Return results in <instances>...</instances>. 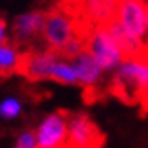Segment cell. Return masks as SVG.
Masks as SVG:
<instances>
[{
	"label": "cell",
	"instance_id": "cell-16",
	"mask_svg": "<svg viewBox=\"0 0 148 148\" xmlns=\"http://www.w3.org/2000/svg\"><path fill=\"white\" fill-rule=\"evenodd\" d=\"M146 47H148V4H146Z\"/></svg>",
	"mask_w": 148,
	"mask_h": 148
},
{
	"label": "cell",
	"instance_id": "cell-8",
	"mask_svg": "<svg viewBox=\"0 0 148 148\" xmlns=\"http://www.w3.org/2000/svg\"><path fill=\"white\" fill-rule=\"evenodd\" d=\"M47 13L43 11H27L18 14L13 22V36L18 43L31 45L33 42L40 40L43 36V27H45Z\"/></svg>",
	"mask_w": 148,
	"mask_h": 148
},
{
	"label": "cell",
	"instance_id": "cell-6",
	"mask_svg": "<svg viewBox=\"0 0 148 148\" xmlns=\"http://www.w3.org/2000/svg\"><path fill=\"white\" fill-rule=\"evenodd\" d=\"M99 143L101 134L87 114L78 112L69 116L67 148H98Z\"/></svg>",
	"mask_w": 148,
	"mask_h": 148
},
{
	"label": "cell",
	"instance_id": "cell-14",
	"mask_svg": "<svg viewBox=\"0 0 148 148\" xmlns=\"http://www.w3.org/2000/svg\"><path fill=\"white\" fill-rule=\"evenodd\" d=\"M13 148H36V139H34V130H24L16 137V143Z\"/></svg>",
	"mask_w": 148,
	"mask_h": 148
},
{
	"label": "cell",
	"instance_id": "cell-7",
	"mask_svg": "<svg viewBox=\"0 0 148 148\" xmlns=\"http://www.w3.org/2000/svg\"><path fill=\"white\" fill-rule=\"evenodd\" d=\"M116 20L128 34H132L136 40L143 42L146 45V4L134 2V0H123L119 9H117Z\"/></svg>",
	"mask_w": 148,
	"mask_h": 148
},
{
	"label": "cell",
	"instance_id": "cell-5",
	"mask_svg": "<svg viewBox=\"0 0 148 148\" xmlns=\"http://www.w3.org/2000/svg\"><path fill=\"white\" fill-rule=\"evenodd\" d=\"M123 0H76L78 16L85 22L87 29L105 27L116 18Z\"/></svg>",
	"mask_w": 148,
	"mask_h": 148
},
{
	"label": "cell",
	"instance_id": "cell-15",
	"mask_svg": "<svg viewBox=\"0 0 148 148\" xmlns=\"http://www.w3.org/2000/svg\"><path fill=\"white\" fill-rule=\"evenodd\" d=\"M7 42V24L4 18H0V47Z\"/></svg>",
	"mask_w": 148,
	"mask_h": 148
},
{
	"label": "cell",
	"instance_id": "cell-1",
	"mask_svg": "<svg viewBox=\"0 0 148 148\" xmlns=\"http://www.w3.org/2000/svg\"><path fill=\"white\" fill-rule=\"evenodd\" d=\"M110 88L125 101L148 99V54L127 58L112 74Z\"/></svg>",
	"mask_w": 148,
	"mask_h": 148
},
{
	"label": "cell",
	"instance_id": "cell-2",
	"mask_svg": "<svg viewBox=\"0 0 148 148\" xmlns=\"http://www.w3.org/2000/svg\"><path fill=\"white\" fill-rule=\"evenodd\" d=\"M87 51L94 56V60L99 63L103 72H114L119 65L127 60L119 43L114 40V36L105 27H92L85 34Z\"/></svg>",
	"mask_w": 148,
	"mask_h": 148
},
{
	"label": "cell",
	"instance_id": "cell-10",
	"mask_svg": "<svg viewBox=\"0 0 148 148\" xmlns=\"http://www.w3.org/2000/svg\"><path fill=\"white\" fill-rule=\"evenodd\" d=\"M74 69H76L78 76V85L83 88H96L103 81V69L99 67V63L94 60V56L85 51L79 56H76L74 60H71Z\"/></svg>",
	"mask_w": 148,
	"mask_h": 148
},
{
	"label": "cell",
	"instance_id": "cell-9",
	"mask_svg": "<svg viewBox=\"0 0 148 148\" xmlns=\"http://www.w3.org/2000/svg\"><path fill=\"white\" fill-rule=\"evenodd\" d=\"M60 58V53H54L51 49H40L33 53L24 54L20 72L33 81H45L51 79V71H53L54 62Z\"/></svg>",
	"mask_w": 148,
	"mask_h": 148
},
{
	"label": "cell",
	"instance_id": "cell-3",
	"mask_svg": "<svg viewBox=\"0 0 148 148\" xmlns=\"http://www.w3.org/2000/svg\"><path fill=\"white\" fill-rule=\"evenodd\" d=\"M85 33H79L78 22L72 14L65 13L62 9H56V11L47 13L42 40L45 42L47 49L54 51V53H62L74 38H78V36Z\"/></svg>",
	"mask_w": 148,
	"mask_h": 148
},
{
	"label": "cell",
	"instance_id": "cell-11",
	"mask_svg": "<svg viewBox=\"0 0 148 148\" xmlns=\"http://www.w3.org/2000/svg\"><path fill=\"white\" fill-rule=\"evenodd\" d=\"M24 54L18 51V47L13 42H5L0 47V76H9V74L20 72Z\"/></svg>",
	"mask_w": 148,
	"mask_h": 148
},
{
	"label": "cell",
	"instance_id": "cell-13",
	"mask_svg": "<svg viewBox=\"0 0 148 148\" xmlns=\"http://www.w3.org/2000/svg\"><path fill=\"white\" fill-rule=\"evenodd\" d=\"M22 101L18 98H14V96H9V98H4L0 101V119L4 121H11L14 117H18L22 114Z\"/></svg>",
	"mask_w": 148,
	"mask_h": 148
},
{
	"label": "cell",
	"instance_id": "cell-4",
	"mask_svg": "<svg viewBox=\"0 0 148 148\" xmlns=\"http://www.w3.org/2000/svg\"><path fill=\"white\" fill-rule=\"evenodd\" d=\"M69 116L63 112H51L34 128L36 148H67Z\"/></svg>",
	"mask_w": 148,
	"mask_h": 148
},
{
	"label": "cell",
	"instance_id": "cell-17",
	"mask_svg": "<svg viewBox=\"0 0 148 148\" xmlns=\"http://www.w3.org/2000/svg\"><path fill=\"white\" fill-rule=\"evenodd\" d=\"M134 2H141V4H148V0H134Z\"/></svg>",
	"mask_w": 148,
	"mask_h": 148
},
{
	"label": "cell",
	"instance_id": "cell-12",
	"mask_svg": "<svg viewBox=\"0 0 148 148\" xmlns=\"http://www.w3.org/2000/svg\"><path fill=\"white\" fill-rule=\"evenodd\" d=\"M51 81H56L62 85H78V76L72 62L60 54V58L53 65V71H51Z\"/></svg>",
	"mask_w": 148,
	"mask_h": 148
}]
</instances>
